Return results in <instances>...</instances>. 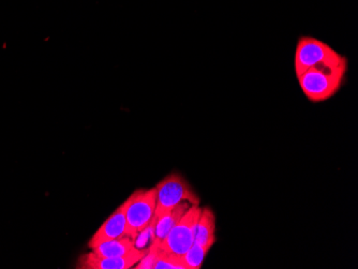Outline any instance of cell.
I'll return each instance as SVG.
<instances>
[{"mask_svg":"<svg viewBox=\"0 0 358 269\" xmlns=\"http://www.w3.org/2000/svg\"><path fill=\"white\" fill-rule=\"evenodd\" d=\"M201 212L202 208H200V205H191L178 224L170 231L162 242H159L160 247L175 258L179 259L184 256L194 244L195 231Z\"/></svg>","mask_w":358,"mask_h":269,"instance_id":"5b68a950","label":"cell"},{"mask_svg":"<svg viewBox=\"0 0 358 269\" xmlns=\"http://www.w3.org/2000/svg\"><path fill=\"white\" fill-rule=\"evenodd\" d=\"M136 242L132 237L124 236L117 240H108L92 249V252L101 258H120L136 250Z\"/></svg>","mask_w":358,"mask_h":269,"instance_id":"30bf717a","label":"cell"},{"mask_svg":"<svg viewBox=\"0 0 358 269\" xmlns=\"http://www.w3.org/2000/svg\"><path fill=\"white\" fill-rule=\"evenodd\" d=\"M194 242L207 251L210 250L216 242V215L210 208H202L195 231Z\"/></svg>","mask_w":358,"mask_h":269,"instance_id":"9c48e42d","label":"cell"},{"mask_svg":"<svg viewBox=\"0 0 358 269\" xmlns=\"http://www.w3.org/2000/svg\"><path fill=\"white\" fill-rule=\"evenodd\" d=\"M294 67L299 76L313 68L348 67V59L325 42L306 36L297 42Z\"/></svg>","mask_w":358,"mask_h":269,"instance_id":"7a4b0ae2","label":"cell"},{"mask_svg":"<svg viewBox=\"0 0 358 269\" xmlns=\"http://www.w3.org/2000/svg\"><path fill=\"white\" fill-rule=\"evenodd\" d=\"M148 251L136 248L134 252L120 258H101L94 252L85 253L78 259L76 268L80 269H129L136 266Z\"/></svg>","mask_w":358,"mask_h":269,"instance_id":"8992f818","label":"cell"},{"mask_svg":"<svg viewBox=\"0 0 358 269\" xmlns=\"http://www.w3.org/2000/svg\"><path fill=\"white\" fill-rule=\"evenodd\" d=\"M127 236L136 237L150 228L156 212V188L140 189L126 200Z\"/></svg>","mask_w":358,"mask_h":269,"instance_id":"3957f363","label":"cell"},{"mask_svg":"<svg viewBox=\"0 0 358 269\" xmlns=\"http://www.w3.org/2000/svg\"><path fill=\"white\" fill-rule=\"evenodd\" d=\"M348 67L313 68L297 76L301 92L313 103L331 99L345 83Z\"/></svg>","mask_w":358,"mask_h":269,"instance_id":"6da1fadb","label":"cell"},{"mask_svg":"<svg viewBox=\"0 0 358 269\" xmlns=\"http://www.w3.org/2000/svg\"><path fill=\"white\" fill-rule=\"evenodd\" d=\"M126 203H122L120 208L113 212L99 230L94 233L92 240L88 242L90 249L94 248L108 240H117L127 236Z\"/></svg>","mask_w":358,"mask_h":269,"instance_id":"52a82bcc","label":"cell"},{"mask_svg":"<svg viewBox=\"0 0 358 269\" xmlns=\"http://www.w3.org/2000/svg\"><path fill=\"white\" fill-rule=\"evenodd\" d=\"M190 206L189 203L184 202L177 205L176 208L169 210V212L155 216L152 226H150V228L152 230V242L159 244L162 242L170 231L178 224V221L182 218L185 212L189 210Z\"/></svg>","mask_w":358,"mask_h":269,"instance_id":"ba28073f","label":"cell"},{"mask_svg":"<svg viewBox=\"0 0 358 269\" xmlns=\"http://www.w3.org/2000/svg\"><path fill=\"white\" fill-rule=\"evenodd\" d=\"M155 188L157 196L155 216L169 212L184 202L190 205H200V196L190 184L177 173L166 176Z\"/></svg>","mask_w":358,"mask_h":269,"instance_id":"277c9868","label":"cell"},{"mask_svg":"<svg viewBox=\"0 0 358 269\" xmlns=\"http://www.w3.org/2000/svg\"><path fill=\"white\" fill-rule=\"evenodd\" d=\"M208 251L201 247L200 245L193 244L191 248L179 258L185 269H200L204 263Z\"/></svg>","mask_w":358,"mask_h":269,"instance_id":"8fae6325","label":"cell"}]
</instances>
